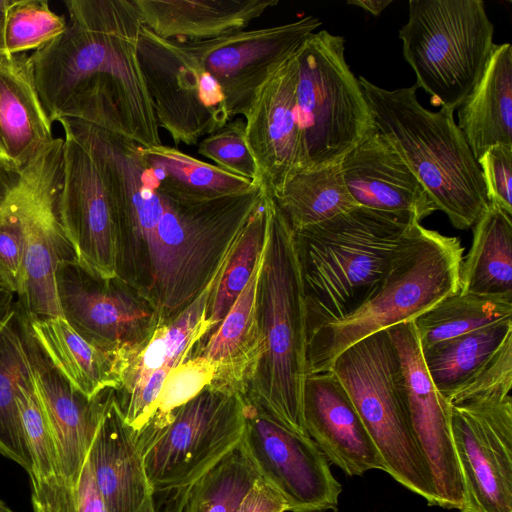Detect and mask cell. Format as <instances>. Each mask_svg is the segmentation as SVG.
<instances>
[{
	"instance_id": "45",
	"label": "cell",
	"mask_w": 512,
	"mask_h": 512,
	"mask_svg": "<svg viewBox=\"0 0 512 512\" xmlns=\"http://www.w3.org/2000/svg\"><path fill=\"white\" fill-rule=\"evenodd\" d=\"M284 499L264 480L258 478L236 512H286Z\"/></svg>"
},
{
	"instance_id": "37",
	"label": "cell",
	"mask_w": 512,
	"mask_h": 512,
	"mask_svg": "<svg viewBox=\"0 0 512 512\" xmlns=\"http://www.w3.org/2000/svg\"><path fill=\"white\" fill-rule=\"evenodd\" d=\"M265 197L244 226L225 269L213 287L207 311L211 324L208 336L227 315L254 270L266 236Z\"/></svg>"
},
{
	"instance_id": "4",
	"label": "cell",
	"mask_w": 512,
	"mask_h": 512,
	"mask_svg": "<svg viewBox=\"0 0 512 512\" xmlns=\"http://www.w3.org/2000/svg\"><path fill=\"white\" fill-rule=\"evenodd\" d=\"M376 128L425 188L437 210L457 229L474 226L489 206L480 166L454 120V111L433 112L417 87L387 90L358 78Z\"/></svg>"
},
{
	"instance_id": "50",
	"label": "cell",
	"mask_w": 512,
	"mask_h": 512,
	"mask_svg": "<svg viewBox=\"0 0 512 512\" xmlns=\"http://www.w3.org/2000/svg\"><path fill=\"white\" fill-rule=\"evenodd\" d=\"M0 512H14L3 501L0 500Z\"/></svg>"
},
{
	"instance_id": "43",
	"label": "cell",
	"mask_w": 512,
	"mask_h": 512,
	"mask_svg": "<svg viewBox=\"0 0 512 512\" xmlns=\"http://www.w3.org/2000/svg\"><path fill=\"white\" fill-rule=\"evenodd\" d=\"M197 152L216 166L252 182H261L257 162L248 146L245 120L236 118L202 139Z\"/></svg>"
},
{
	"instance_id": "5",
	"label": "cell",
	"mask_w": 512,
	"mask_h": 512,
	"mask_svg": "<svg viewBox=\"0 0 512 512\" xmlns=\"http://www.w3.org/2000/svg\"><path fill=\"white\" fill-rule=\"evenodd\" d=\"M463 247L457 237L414 225L388 270L352 313L325 324L307 338L308 374L330 370L338 355L361 339L414 320L459 291Z\"/></svg>"
},
{
	"instance_id": "11",
	"label": "cell",
	"mask_w": 512,
	"mask_h": 512,
	"mask_svg": "<svg viewBox=\"0 0 512 512\" xmlns=\"http://www.w3.org/2000/svg\"><path fill=\"white\" fill-rule=\"evenodd\" d=\"M91 153L109 196L118 236V278L148 300L150 255L164 210L158 179L141 146L92 124L58 121Z\"/></svg>"
},
{
	"instance_id": "35",
	"label": "cell",
	"mask_w": 512,
	"mask_h": 512,
	"mask_svg": "<svg viewBox=\"0 0 512 512\" xmlns=\"http://www.w3.org/2000/svg\"><path fill=\"white\" fill-rule=\"evenodd\" d=\"M512 318V294L455 292L413 320L421 349Z\"/></svg>"
},
{
	"instance_id": "34",
	"label": "cell",
	"mask_w": 512,
	"mask_h": 512,
	"mask_svg": "<svg viewBox=\"0 0 512 512\" xmlns=\"http://www.w3.org/2000/svg\"><path fill=\"white\" fill-rule=\"evenodd\" d=\"M271 194L294 231L358 206L345 185L339 163L298 170Z\"/></svg>"
},
{
	"instance_id": "1",
	"label": "cell",
	"mask_w": 512,
	"mask_h": 512,
	"mask_svg": "<svg viewBox=\"0 0 512 512\" xmlns=\"http://www.w3.org/2000/svg\"><path fill=\"white\" fill-rule=\"evenodd\" d=\"M67 30L29 55L50 119L83 121L143 148L162 144L138 60L134 0H68Z\"/></svg>"
},
{
	"instance_id": "26",
	"label": "cell",
	"mask_w": 512,
	"mask_h": 512,
	"mask_svg": "<svg viewBox=\"0 0 512 512\" xmlns=\"http://www.w3.org/2000/svg\"><path fill=\"white\" fill-rule=\"evenodd\" d=\"M86 461L107 512H136L151 492L137 435L124 422L114 390Z\"/></svg>"
},
{
	"instance_id": "28",
	"label": "cell",
	"mask_w": 512,
	"mask_h": 512,
	"mask_svg": "<svg viewBox=\"0 0 512 512\" xmlns=\"http://www.w3.org/2000/svg\"><path fill=\"white\" fill-rule=\"evenodd\" d=\"M143 24L157 36L198 42L245 30L278 0H134Z\"/></svg>"
},
{
	"instance_id": "25",
	"label": "cell",
	"mask_w": 512,
	"mask_h": 512,
	"mask_svg": "<svg viewBox=\"0 0 512 512\" xmlns=\"http://www.w3.org/2000/svg\"><path fill=\"white\" fill-rule=\"evenodd\" d=\"M267 239L266 228L265 241L249 281L196 354L216 366L215 378L210 386L243 396L266 351L259 322L258 287Z\"/></svg>"
},
{
	"instance_id": "44",
	"label": "cell",
	"mask_w": 512,
	"mask_h": 512,
	"mask_svg": "<svg viewBox=\"0 0 512 512\" xmlns=\"http://www.w3.org/2000/svg\"><path fill=\"white\" fill-rule=\"evenodd\" d=\"M477 162L489 204L512 216V146H492Z\"/></svg>"
},
{
	"instance_id": "6",
	"label": "cell",
	"mask_w": 512,
	"mask_h": 512,
	"mask_svg": "<svg viewBox=\"0 0 512 512\" xmlns=\"http://www.w3.org/2000/svg\"><path fill=\"white\" fill-rule=\"evenodd\" d=\"M267 185L200 203L164 198L150 255L148 301L162 322L174 319L217 276Z\"/></svg>"
},
{
	"instance_id": "42",
	"label": "cell",
	"mask_w": 512,
	"mask_h": 512,
	"mask_svg": "<svg viewBox=\"0 0 512 512\" xmlns=\"http://www.w3.org/2000/svg\"><path fill=\"white\" fill-rule=\"evenodd\" d=\"M31 485L34 512H107L87 461L75 486L58 476L31 478Z\"/></svg>"
},
{
	"instance_id": "18",
	"label": "cell",
	"mask_w": 512,
	"mask_h": 512,
	"mask_svg": "<svg viewBox=\"0 0 512 512\" xmlns=\"http://www.w3.org/2000/svg\"><path fill=\"white\" fill-rule=\"evenodd\" d=\"M387 331L401 364L411 427L433 479L437 506L460 510L463 483L452 439L450 405L426 370L413 320Z\"/></svg>"
},
{
	"instance_id": "8",
	"label": "cell",
	"mask_w": 512,
	"mask_h": 512,
	"mask_svg": "<svg viewBox=\"0 0 512 512\" xmlns=\"http://www.w3.org/2000/svg\"><path fill=\"white\" fill-rule=\"evenodd\" d=\"M408 7L399 38L415 85L435 105L455 111L481 77L494 46L484 2L410 0Z\"/></svg>"
},
{
	"instance_id": "47",
	"label": "cell",
	"mask_w": 512,
	"mask_h": 512,
	"mask_svg": "<svg viewBox=\"0 0 512 512\" xmlns=\"http://www.w3.org/2000/svg\"><path fill=\"white\" fill-rule=\"evenodd\" d=\"M392 0H347V4L360 7L373 16H379Z\"/></svg>"
},
{
	"instance_id": "38",
	"label": "cell",
	"mask_w": 512,
	"mask_h": 512,
	"mask_svg": "<svg viewBox=\"0 0 512 512\" xmlns=\"http://www.w3.org/2000/svg\"><path fill=\"white\" fill-rule=\"evenodd\" d=\"M258 478L239 444L191 485L186 512H236Z\"/></svg>"
},
{
	"instance_id": "41",
	"label": "cell",
	"mask_w": 512,
	"mask_h": 512,
	"mask_svg": "<svg viewBox=\"0 0 512 512\" xmlns=\"http://www.w3.org/2000/svg\"><path fill=\"white\" fill-rule=\"evenodd\" d=\"M16 402L32 462L30 479L61 477L56 445L35 388L32 372L18 384Z\"/></svg>"
},
{
	"instance_id": "32",
	"label": "cell",
	"mask_w": 512,
	"mask_h": 512,
	"mask_svg": "<svg viewBox=\"0 0 512 512\" xmlns=\"http://www.w3.org/2000/svg\"><path fill=\"white\" fill-rule=\"evenodd\" d=\"M459 292L512 294V216L489 204L473 226V241L462 258Z\"/></svg>"
},
{
	"instance_id": "48",
	"label": "cell",
	"mask_w": 512,
	"mask_h": 512,
	"mask_svg": "<svg viewBox=\"0 0 512 512\" xmlns=\"http://www.w3.org/2000/svg\"><path fill=\"white\" fill-rule=\"evenodd\" d=\"M11 2L12 0H0V63L11 57L6 50L4 37L5 15Z\"/></svg>"
},
{
	"instance_id": "40",
	"label": "cell",
	"mask_w": 512,
	"mask_h": 512,
	"mask_svg": "<svg viewBox=\"0 0 512 512\" xmlns=\"http://www.w3.org/2000/svg\"><path fill=\"white\" fill-rule=\"evenodd\" d=\"M68 28L65 17L45 0H12L5 15V47L9 55L34 52Z\"/></svg>"
},
{
	"instance_id": "29",
	"label": "cell",
	"mask_w": 512,
	"mask_h": 512,
	"mask_svg": "<svg viewBox=\"0 0 512 512\" xmlns=\"http://www.w3.org/2000/svg\"><path fill=\"white\" fill-rule=\"evenodd\" d=\"M457 109V126L476 160L492 146H512L510 43L494 44L481 77Z\"/></svg>"
},
{
	"instance_id": "33",
	"label": "cell",
	"mask_w": 512,
	"mask_h": 512,
	"mask_svg": "<svg viewBox=\"0 0 512 512\" xmlns=\"http://www.w3.org/2000/svg\"><path fill=\"white\" fill-rule=\"evenodd\" d=\"M512 335V318L443 340L421 349L426 370L449 401L492 359Z\"/></svg>"
},
{
	"instance_id": "46",
	"label": "cell",
	"mask_w": 512,
	"mask_h": 512,
	"mask_svg": "<svg viewBox=\"0 0 512 512\" xmlns=\"http://www.w3.org/2000/svg\"><path fill=\"white\" fill-rule=\"evenodd\" d=\"M191 485L151 490L136 512H186Z\"/></svg>"
},
{
	"instance_id": "24",
	"label": "cell",
	"mask_w": 512,
	"mask_h": 512,
	"mask_svg": "<svg viewBox=\"0 0 512 512\" xmlns=\"http://www.w3.org/2000/svg\"><path fill=\"white\" fill-rule=\"evenodd\" d=\"M228 260L229 257L203 292L174 319L159 322L140 345L116 351L115 368L120 385L114 390V400L119 409L138 395L157 370H172L188 360L195 345L208 335L210 296Z\"/></svg>"
},
{
	"instance_id": "36",
	"label": "cell",
	"mask_w": 512,
	"mask_h": 512,
	"mask_svg": "<svg viewBox=\"0 0 512 512\" xmlns=\"http://www.w3.org/2000/svg\"><path fill=\"white\" fill-rule=\"evenodd\" d=\"M31 372L15 311L0 324V454L20 465L29 475L32 462L25 442L16 390Z\"/></svg>"
},
{
	"instance_id": "17",
	"label": "cell",
	"mask_w": 512,
	"mask_h": 512,
	"mask_svg": "<svg viewBox=\"0 0 512 512\" xmlns=\"http://www.w3.org/2000/svg\"><path fill=\"white\" fill-rule=\"evenodd\" d=\"M56 288L62 317L105 351L140 345L161 322L149 302L128 284L97 276L78 260L58 266Z\"/></svg>"
},
{
	"instance_id": "39",
	"label": "cell",
	"mask_w": 512,
	"mask_h": 512,
	"mask_svg": "<svg viewBox=\"0 0 512 512\" xmlns=\"http://www.w3.org/2000/svg\"><path fill=\"white\" fill-rule=\"evenodd\" d=\"M215 374V364L202 356L190 357L168 373L153 416L137 434L143 454L157 434L170 423L173 412L210 386Z\"/></svg>"
},
{
	"instance_id": "3",
	"label": "cell",
	"mask_w": 512,
	"mask_h": 512,
	"mask_svg": "<svg viewBox=\"0 0 512 512\" xmlns=\"http://www.w3.org/2000/svg\"><path fill=\"white\" fill-rule=\"evenodd\" d=\"M420 223L356 206L294 231L307 338L356 310L383 278L401 242Z\"/></svg>"
},
{
	"instance_id": "27",
	"label": "cell",
	"mask_w": 512,
	"mask_h": 512,
	"mask_svg": "<svg viewBox=\"0 0 512 512\" xmlns=\"http://www.w3.org/2000/svg\"><path fill=\"white\" fill-rule=\"evenodd\" d=\"M54 139L29 55H12L0 63V163L21 170Z\"/></svg>"
},
{
	"instance_id": "16",
	"label": "cell",
	"mask_w": 512,
	"mask_h": 512,
	"mask_svg": "<svg viewBox=\"0 0 512 512\" xmlns=\"http://www.w3.org/2000/svg\"><path fill=\"white\" fill-rule=\"evenodd\" d=\"M321 24L305 16L182 46L220 85L230 119L245 118L264 83Z\"/></svg>"
},
{
	"instance_id": "10",
	"label": "cell",
	"mask_w": 512,
	"mask_h": 512,
	"mask_svg": "<svg viewBox=\"0 0 512 512\" xmlns=\"http://www.w3.org/2000/svg\"><path fill=\"white\" fill-rule=\"evenodd\" d=\"M63 138H55L21 170L6 167L7 199L22 229L24 263L17 311L29 320L62 317L56 272L77 260L59 214Z\"/></svg>"
},
{
	"instance_id": "15",
	"label": "cell",
	"mask_w": 512,
	"mask_h": 512,
	"mask_svg": "<svg viewBox=\"0 0 512 512\" xmlns=\"http://www.w3.org/2000/svg\"><path fill=\"white\" fill-rule=\"evenodd\" d=\"M240 447L290 512L337 510L342 485L317 444L248 405Z\"/></svg>"
},
{
	"instance_id": "21",
	"label": "cell",
	"mask_w": 512,
	"mask_h": 512,
	"mask_svg": "<svg viewBox=\"0 0 512 512\" xmlns=\"http://www.w3.org/2000/svg\"><path fill=\"white\" fill-rule=\"evenodd\" d=\"M295 53L282 63L257 93L245 117L248 146L262 181L271 192L294 172L307 169L295 101Z\"/></svg>"
},
{
	"instance_id": "14",
	"label": "cell",
	"mask_w": 512,
	"mask_h": 512,
	"mask_svg": "<svg viewBox=\"0 0 512 512\" xmlns=\"http://www.w3.org/2000/svg\"><path fill=\"white\" fill-rule=\"evenodd\" d=\"M138 60L157 125L175 146L196 145L231 120L220 85L182 43L163 39L143 24Z\"/></svg>"
},
{
	"instance_id": "9",
	"label": "cell",
	"mask_w": 512,
	"mask_h": 512,
	"mask_svg": "<svg viewBox=\"0 0 512 512\" xmlns=\"http://www.w3.org/2000/svg\"><path fill=\"white\" fill-rule=\"evenodd\" d=\"M296 112L307 169L337 164L377 131L373 114L345 58V39L311 33L295 52Z\"/></svg>"
},
{
	"instance_id": "22",
	"label": "cell",
	"mask_w": 512,
	"mask_h": 512,
	"mask_svg": "<svg viewBox=\"0 0 512 512\" xmlns=\"http://www.w3.org/2000/svg\"><path fill=\"white\" fill-rule=\"evenodd\" d=\"M303 419L308 436L348 476L385 471L361 417L332 370L308 374Z\"/></svg>"
},
{
	"instance_id": "23",
	"label": "cell",
	"mask_w": 512,
	"mask_h": 512,
	"mask_svg": "<svg viewBox=\"0 0 512 512\" xmlns=\"http://www.w3.org/2000/svg\"><path fill=\"white\" fill-rule=\"evenodd\" d=\"M339 164L345 185L359 206L416 223L437 211L412 170L378 130Z\"/></svg>"
},
{
	"instance_id": "7",
	"label": "cell",
	"mask_w": 512,
	"mask_h": 512,
	"mask_svg": "<svg viewBox=\"0 0 512 512\" xmlns=\"http://www.w3.org/2000/svg\"><path fill=\"white\" fill-rule=\"evenodd\" d=\"M330 370L352 400L380 454L384 472L428 505L437 506L433 479L411 427L401 364L388 331L349 346Z\"/></svg>"
},
{
	"instance_id": "12",
	"label": "cell",
	"mask_w": 512,
	"mask_h": 512,
	"mask_svg": "<svg viewBox=\"0 0 512 512\" xmlns=\"http://www.w3.org/2000/svg\"><path fill=\"white\" fill-rule=\"evenodd\" d=\"M511 388L465 390L448 401L463 483L460 512H512Z\"/></svg>"
},
{
	"instance_id": "19",
	"label": "cell",
	"mask_w": 512,
	"mask_h": 512,
	"mask_svg": "<svg viewBox=\"0 0 512 512\" xmlns=\"http://www.w3.org/2000/svg\"><path fill=\"white\" fill-rule=\"evenodd\" d=\"M59 214L78 262L105 279L118 278V236L112 205L89 150L64 132Z\"/></svg>"
},
{
	"instance_id": "13",
	"label": "cell",
	"mask_w": 512,
	"mask_h": 512,
	"mask_svg": "<svg viewBox=\"0 0 512 512\" xmlns=\"http://www.w3.org/2000/svg\"><path fill=\"white\" fill-rule=\"evenodd\" d=\"M247 408L243 395L208 386L176 409L143 454L151 490L192 485L235 450Z\"/></svg>"
},
{
	"instance_id": "2",
	"label": "cell",
	"mask_w": 512,
	"mask_h": 512,
	"mask_svg": "<svg viewBox=\"0 0 512 512\" xmlns=\"http://www.w3.org/2000/svg\"><path fill=\"white\" fill-rule=\"evenodd\" d=\"M265 203L268 239L258 313L266 351L243 397L256 410L308 436L303 419L306 310L294 231L268 187Z\"/></svg>"
},
{
	"instance_id": "31",
	"label": "cell",
	"mask_w": 512,
	"mask_h": 512,
	"mask_svg": "<svg viewBox=\"0 0 512 512\" xmlns=\"http://www.w3.org/2000/svg\"><path fill=\"white\" fill-rule=\"evenodd\" d=\"M158 179V192L179 203H200L244 193L259 182L227 172L164 144L141 147Z\"/></svg>"
},
{
	"instance_id": "20",
	"label": "cell",
	"mask_w": 512,
	"mask_h": 512,
	"mask_svg": "<svg viewBox=\"0 0 512 512\" xmlns=\"http://www.w3.org/2000/svg\"><path fill=\"white\" fill-rule=\"evenodd\" d=\"M14 311L35 388L56 445L61 477L75 486L113 389L93 399L80 393L42 351L26 319L16 308Z\"/></svg>"
},
{
	"instance_id": "49",
	"label": "cell",
	"mask_w": 512,
	"mask_h": 512,
	"mask_svg": "<svg viewBox=\"0 0 512 512\" xmlns=\"http://www.w3.org/2000/svg\"><path fill=\"white\" fill-rule=\"evenodd\" d=\"M13 293L0 287V324H2L13 311Z\"/></svg>"
},
{
	"instance_id": "30",
	"label": "cell",
	"mask_w": 512,
	"mask_h": 512,
	"mask_svg": "<svg viewBox=\"0 0 512 512\" xmlns=\"http://www.w3.org/2000/svg\"><path fill=\"white\" fill-rule=\"evenodd\" d=\"M25 319L42 351L80 393L93 399L107 389H118L116 352L89 343L63 317Z\"/></svg>"
}]
</instances>
